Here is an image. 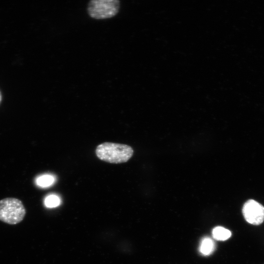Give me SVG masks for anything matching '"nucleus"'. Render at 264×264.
Masks as SVG:
<instances>
[{
  "instance_id": "1",
  "label": "nucleus",
  "mask_w": 264,
  "mask_h": 264,
  "mask_svg": "<svg viewBox=\"0 0 264 264\" xmlns=\"http://www.w3.org/2000/svg\"><path fill=\"white\" fill-rule=\"evenodd\" d=\"M95 153L101 160L118 164L128 161L132 156L133 150L127 145L105 142L97 147Z\"/></svg>"
},
{
  "instance_id": "2",
  "label": "nucleus",
  "mask_w": 264,
  "mask_h": 264,
  "mask_svg": "<svg viewBox=\"0 0 264 264\" xmlns=\"http://www.w3.org/2000/svg\"><path fill=\"white\" fill-rule=\"evenodd\" d=\"M26 214L25 208L19 199L7 198L0 200V220L14 225L21 222Z\"/></svg>"
},
{
  "instance_id": "3",
  "label": "nucleus",
  "mask_w": 264,
  "mask_h": 264,
  "mask_svg": "<svg viewBox=\"0 0 264 264\" xmlns=\"http://www.w3.org/2000/svg\"><path fill=\"white\" fill-rule=\"evenodd\" d=\"M118 0H91L87 6L88 15L92 18L101 20L112 18L119 12Z\"/></svg>"
},
{
  "instance_id": "4",
  "label": "nucleus",
  "mask_w": 264,
  "mask_h": 264,
  "mask_svg": "<svg viewBox=\"0 0 264 264\" xmlns=\"http://www.w3.org/2000/svg\"><path fill=\"white\" fill-rule=\"evenodd\" d=\"M242 214L245 220L253 225H259L264 220V207L253 199H249L244 204Z\"/></svg>"
},
{
  "instance_id": "5",
  "label": "nucleus",
  "mask_w": 264,
  "mask_h": 264,
  "mask_svg": "<svg viewBox=\"0 0 264 264\" xmlns=\"http://www.w3.org/2000/svg\"><path fill=\"white\" fill-rule=\"evenodd\" d=\"M215 249V244L213 240L209 237L204 238L200 243L199 250L204 255H209Z\"/></svg>"
},
{
  "instance_id": "6",
  "label": "nucleus",
  "mask_w": 264,
  "mask_h": 264,
  "mask_svg": "<svg viewBox=\"0 0 264 264\" xmlns=\"http://www.w3.org/2000/svg\"><path fill=\"white\" fill-rule=\"evenodd\" d=\"M212 235L214 239L219 241H225L231 236V232L221 226H217L212 231Z\"/></svg>"
},
{
  "instance_id": "7",
  "label": "nucleus",
  "mask_w": 264,
  "mask_h": 264,
  "mask_svg": "<svg viewBox=\"0 0 264 264\" xmlns=\"http://www.w3.org/2000/svg\"><path fill=\"white\" fill-rule=\"evenodd\" d=\"M54 181L55 178L53 176L45 175L38 177L36 179V183L40 186L45 187L52 185Z\"/></svg>"
},
{
  "instance_id": "8",
  "label": "nucleus",
  "mask_w": 264,
  "mask_h": 264,
  "mask_svg": "<svg viewBox=\"0 0 264 264\" xmlns=\"http://www.w3.org/2000/svg\"><path fill=\"white\" fill-rule=\"evenodd\" d=\"M45 205L49 208H53L58 206L60 203V198L54 195H49L44 200Z\"/></svg>"
},
{
  "instance_id": "9",
  "label": "nucleus",
  "mask_w": 264,
  "mask_h": 264,
  "mask_svg": "<svg viewBox=\"0 0 264 264\" xmlns=\"http://www.w3.org/2000/svg\"><path fill=\"white\" fill-rule=\"evenodd\" d=\"M1 99H2V96H1V93L0 92V103L1 101Z\"/></svg>"
}]
</instances>
